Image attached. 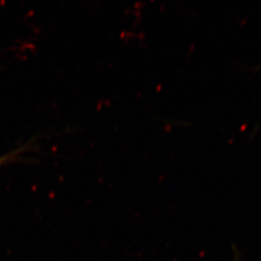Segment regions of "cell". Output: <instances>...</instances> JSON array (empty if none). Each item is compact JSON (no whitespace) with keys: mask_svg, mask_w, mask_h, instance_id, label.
<instances>
[{"mask_svg":"<svg viewBox=\"0 0 261 261\" xmlns=\"http://www.w3.org/2000/svg\"><path fill=\"white\" fill-rule=\"evenodd\" d=\"M7 159H9V157H3V158L0 159V165H1L2 163H4Z\"/></svg>","mask_w":261,"mask_h":261,"instance_id":"1","label":"cell"}]
</instances>
